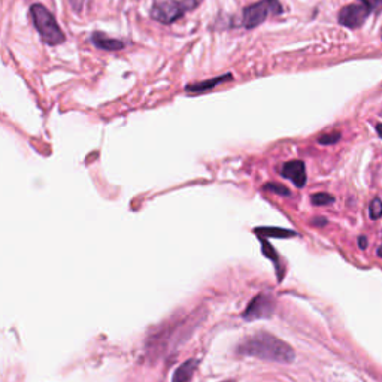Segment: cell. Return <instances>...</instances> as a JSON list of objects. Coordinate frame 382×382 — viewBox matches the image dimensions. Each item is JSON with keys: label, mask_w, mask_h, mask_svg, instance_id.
I'll return each instance as SVG.
<instances>
[{"label": "cell", "mask_w": 382, "mask_h": 382, "mask_svg": "<svg viewBox=\"0 0 382 382\" xmlns=\"http://www.w3.org/2000/svg\"><path fill=\"white\" fill-rule=\"evenodd\" d=\"M238 352L276 363H291L296 357L294 349L288 343L269 333H257L245 339L238 346Z\"/></svg>", "instance_id": "obj_1"}, {"label": "cell", "mask_w": 382, "mask_h": 382, "mask_svg": "<svg viewBox=\"0 0 382 382\" xmlns=\"http://www.w3.org/2000/svg\"><path fill=\"white\" fill-rule=\"evenodd\" d=\"M30 17L35 29L38 30L41 39L51 46L60 45L66 41V36L58 26L54 15L41 3H35L30 6Z\"/></svg>", "instance_id": "obj_2"}, {"label": "cell", "mask_w": 382, "mask_h": 382, "mask_svg": "<svg viewBox=\"0 0 382 382\" xmlns=\"http://www.w3.org/2000/svg\"><path fill=\"white\" fill-rule=\"evenodd\" d=\"M202 0H154L151 17L162 24H173L187 12L194 11Z\"/></svg>", "instance_id": "obj_3"}, {"label": "cell", "mask_w": 382, "mask_h": 382, "mask_svg": "<svg viewBox=\"0 0 382 382\" xmlns=\"http://www.w3.org/2000/svg\"><path fill=\"white\" fill-rule=\"evenodd\" d=\"M282 6L279 0H260L244 9L242 14V26L248 30H253L263 24L270 15L282 14Z\"/></svg>", "instance_id": "obj_4"}, {"label": "cell", "mask_w": 382, "mask_h": 382, "mask_svg": "<svg viewBox=\"0 0 382 382\" xmlns=\"http://www.w3.org/2000/svg\"><path fill=\"white\" fill-rule=\"evenodd\" d=\"M275 312V301L273 297L261 293L257 294L245 308L242 318L247 321H253V320H258V318H267Z\"/></svg>", "instance_id": "obj_5"}, {"label": "cell", "mask_w": 382, "mask_h": 382, "mask_svg": "<svg viewBox=\"0 0 382 382\" xmlns=\"http://www.w3.org/2000/svg\"><path fill=\"white\" fill-rule=\"evenodd\" d=\"M369 14H370V9L363 3L348 5L343 9H340V12L338 15V20H339V24H342L345 27L358 29V27L363 26V23L366 21Z\"/></svg>", "instance_id": "obj_6"}, {"label": "cell", "mask_w": 382, "mask_h": 382, "mask_svg": "<svg viewBox=\"0 0 382 382\" xmlns=\"http://www.w3.org/2000/svg\"><path fill=\"white\" fill-rule=\"evenodd\" d=\"M279 175L285 179H290L297 188H303L308 181L306 166L301 160H291L284 163L279 169Z\"/></svg>", "instance_id": "obj_7"}, {"label": "cell", "mask_w": 382, "mask_h": 382, "mask_svg": "<svg viewBox=\"0 0 382 382\" xmlns=\"http://www.w3.org/2000/svg\"><path fill=\"white\" fill-rule=\"evenodd\" d=\"M90 41L91 43L102 49V51H108V52H115V51H121L124 46H126V42L121 41V39H114V38H109L108 35L102 33V32H94L91 36H90Z\"/></svg>", "instance_id": "obj_8"}, {"label": "cell", "mask_w": 382, "mask_h": 382, "mask_svg": "<svg viewBox=\"0 0 382 382\" xmlns=\"http://www.w3.org/2000/svg\"><path fill=\"white\" fill-rule=\"evenodd\" d=\"M233 75L232 73H224L221 76H216V78H211L206 81H199V83H193V84H187L185 85V91L187 93H203V91H209L213 87L225 83V81H232Z\"/></svg>", "instance_id": "obj_9"}, {"label": "cell", "mask_w": 382, "mask_h": 382, "mask_svg": "<svg viewBox=\"0 0 382 382\" xmlns=\"http://www.w3.org/2000/svg\"><path fill=\"white\" fill-rule=\"evenodd\" d=\"M199 366V360L196 358H191V360H187L185 363H182L173 373V378H172V382H190V379L193 378L196 369Z\"/></svg>", "instance_id": "obj_10"}, {"label": "cell", "mask_w": 382, "mask_h": 382, "mask_svg": "<svg viewBox=\"0 0 382 382\" xmlns=\"http://www.w3.org/2000/svg\"><path fill=\"white\" fill-rule=\"evenodd\" d=\"M255 233L261 238H291L297 233L293 230H285V228L279 227H258L255 228Z\"/></svg>", "instance_id": "obj_11"}, {"label": "cell", "mask_w": 382, "mask_h": 382, "mask_svg": "<svg viewBox=\"0 0 382 382\" xmlns=\"http://www.w3.org/2000/svg\"><path fill=\"white\" fill-rule=\"evenodd\" d=\"M311 200L315 206H326V205H332L335 202V197L329 193H317V194H312Z\"/></svg>", "instance_id": "obj_12"}, {"label": "cell", "mask_w": 382, "mask_h": 382, "mask_svg": "<svg viewBox=\"0 0 382 382\" xmlns=\"http://www.w3.org/2000/svg\"><path fill=\"white\" fill-rule=\"evenodd\" d=\"M263 190L264 191H270V193H275V194H279V196H290L291 191L285 187V185H281V184H273V182H267L266 185H263Z\"/></svg>", "instance_id": "obj_13"}, {"label": "cell", "mask_w": 382, "mask_h": 382, "mask_svg": "<svg viewBox=\"0 0 382 382\" xmlns=\"http://www.w3.org/2000/svg\"><path fill=\"white\" fill-rule=\"evenodd\" d=\"M369 213H370V218H372V219H378V218L382 216V202H381L379 197H375V199L370 202Z\"/></svg>", "instance_id": "obj_14"}, {"label": "cell", "mask_w": 382, "mask_h": 382, "mask_svg": "<svg viewBox=\"0 0 382 382\" xmlns=\"http://www.w3.org/2000/svg\"><path fill=\"white\" fill-rule=\"evenodd\" d=\"M340 137H342L340 131H332V133H326V134L320 136L318 142H320L321 145H333V143L339 142Z\"/></svg>", "instance_id": "obj_15"}, {"label": "cell", "mask_w": 382, "mask_h": 382, "mask_svg": "<svg viewBox=\"0 0 382 382\" xmlns=\"http://www.w3.org/2000/svg\"><path fill=\"white\" fill-rule=\"evenodd\" d=\"M261 239V245H263V253L272 260V261H275V264L276 266H279V258H278V255H276V253H275V250L270 247V244L267 242V241H264V238H260Z\"/></svg>", "instance_id": "obj_16"}, {"label": "cell", "mask_w": 382, "mask_h": 382, "mask_svg": "<svg viewBox=\"0 0 382 382\" xmlns=\"http://www.w3.org/2000/svg\"><path fill=\"white\" fill-rule=\"evenodd\" d=\"M361 3L366 5L370 12H381L382 11V0H361Z\"/></svg>", "instance_id": "obj_17"}, {"label": "cell", "mask_w": 382, "mask_h": 382, "mask_svg": "<svg viewBox=\"0 0 382 382\" xmlns=\"http://www.w3.org/2000/svg\"><path fill=\"white\" fill-rule=\"evenodd\" d=\"M69 2H70V8H72L76 14H80V12L84 9L85 0H69Z\"/></svg>", "instance_id": "obj_18"}, {"label": "cell", "mask_w": 382, "mask_h": 382, "mask_svg": "<svg viewBox=\"0 0 382 382\" xmlns=\"http://www.w3.org/2000/svg\"><path fill=\"white\" fill-rule=\"evenodd\" d=\"M358 245H360L361 250H364V248L367 247V239H366L364 236H360V238H358Z\"/></svg>", "instance_id": "obj_19"}, {"label": "cell", "mask_w": 382, "mask_h": 382, "mask_svg": "<svg viewBox=\"0 0 382 382\" xmlns=\"http://www.w3.org/2000/svg\"><path fill=\"white\" fill-rule=\"evenodd\" d=\"M312 224H315V225H324V224H327V219H326V218H315V219L312 221Z\"/></svg>", "instance_id": "obj_20"}, {"label": "cell", "mask_w": 382, "mask_h": 382, "mask_svg": "<svg viewBox=\"0 0 382 382\" xmlns=\"http://www.w3.org/2000/svg\"><path fill=\"white\" fill-rule=\"evenodd\" d=\"M375 128H376V133L379 134V137L382 139V123H378V124L375 126Z\"/></svg>", "instance_id": "obj_21"}, {"label": "cell", "mask_w": 382, "mask_h": 382, "mask_svg": "<svg viewBox=\"0 0 382 382\" xmlns=\"http://www.w3.org/2000/svg\"><path fill=\"white\" fill-rule=\"evenodd\" d=\"M222 382H233V381H222Z\"/></svg>", "instance_id": "obj_22"}]
</instances>
